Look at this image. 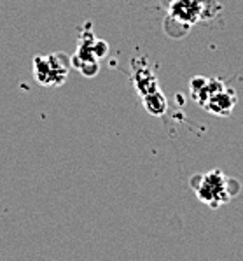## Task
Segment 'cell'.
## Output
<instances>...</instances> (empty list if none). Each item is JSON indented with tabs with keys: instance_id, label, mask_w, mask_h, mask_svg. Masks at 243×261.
I'll use <instances>...</instances> for the list:
<instances>
[{
	"instance_id": "obj_1",
	"label": "cell",
	"mask_w": 243,
	"mask_h": 261,
	"mask_svg": "<svg viewBox=\"0 0 243 261\" xmlns=\"http://www.w3.org/2000/svg\"><path fill=\"white\" fill-rule=\"evenodd\" d=\"M191 93L203 109L215 116H229L238 102L236 91L217 77H193Z\"/></svg>"
},
{
	"instance_id": "obj_2",
	"label": "cell",
	"mask_w": 243,
	"mask_h": 261,
	"mask_svg": "<svg viewBox=\"0 0 243 261\" xmlns=\"http://www.w3.org/2000/svg\"><path fill=\"white\" fill-rule=\"evenodd\" d=\"M191 188L196 193L198 200L210 208H219L224 203L231 202L240 190V184L224 175L221 170H210L206 174L193 175Z\"/></svg>"
},
{
	"instance_id": "obj_3",
	"label": "cell",
	"mask_w": 243,
	"mask_h": 261,
	"mask_svg": "<svg viewBox=\"0 0 243 261\" xmlns=\"http://www.w3.org/2000/svg\"><path fill=\"white\" fill-rule=\"evenodd\" d=\"M70 69V58L62 53L41 55L34 58L35 81L42 86H59L65 83Z\"/></svg>"
},
{
	"instance_id": "obj_4",
	"label": "cell",
	"mask_w": 243,
	"mask_h": 261,
	"mask_svg": "<svg viewBox=\"0 0 243 261\" xmlns=\"http://www.w3.org/2000/svg\"><path fill=\"white\" fill-rule=\"evenodd\" d=\"M203 2L205 0H172L170 4V19L177 23H184V25H193L198 19L205 16V9H203Z\"/></svg>"
}]
</instances>
